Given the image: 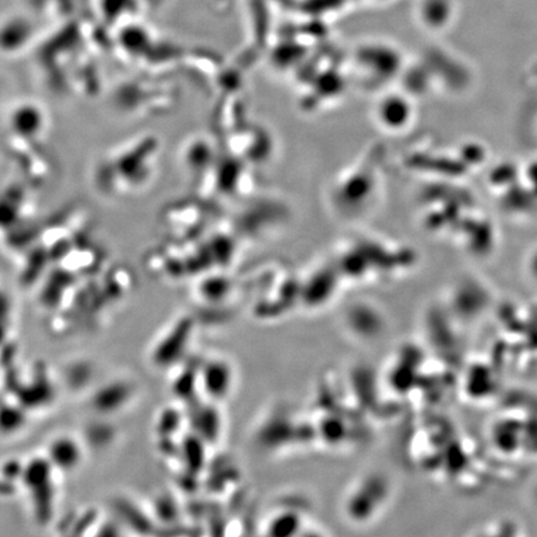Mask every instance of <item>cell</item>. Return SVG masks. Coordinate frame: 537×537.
<instances>
[{"mask_svg":"<svg viewBox=\"0 0 537 537\" xmlns=\"http://www.w3.org/2000/svg\"><path fill=\"white\" fill-rule=\"evenodd\" d=\"M50 458L62 466V469H73L81 459L80 449L73 439L60 438L50 448Z\"/></svg>","mask_w":537,"mask_h":537,"instance_id":"6da1fadb","label":"cell"},{"mask_svg":"<svg viewBox=\"0 0 537 537\" xmlns=\"http://www.w3.org/2000/svg\"><path fill=\"white\" fill-rule=\"evenodd\" d=\"M206 368V372L203 374V381H204V387L210 394L214 396H221L226 393V387H228V382L229 379L228 377V371H226V367L224 365H208Z\"/></svg>","mask_w":537,"mask_h":537,"instance_id":"7a4b0ae2","label":"cell"}]
</instances>
